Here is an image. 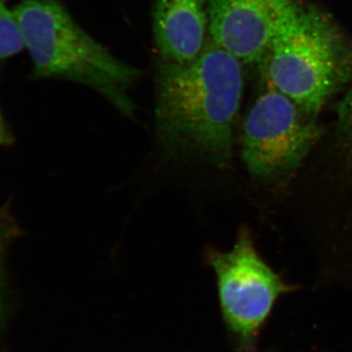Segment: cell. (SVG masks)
Returning a JSON list of instances; mask_svg holds the SVG:
<instances>
[{
  "label": "cell",
  "instance_id": "cell-1",
  "mask_svg": "<svg viewBox=\"0 0 352 352\" xmlns=\"http://www.w3.org/2000/svg\"><path fill=\"white\" fill-rule=\"evenodd\" d=\"M244 91L242 62L210 38L192 63L162 61L156 76L157 138L168 154L226 168Z\"/></svg>",
  "mask_w": 352,
  "mask_h": 352
},
{
  "label": "cell",
  "instance_id": "cell-2",
  "mask_svg": "<svg viewBox=\"0 0 352 352\" xmlns=\"http://www.w3.org/2000/svg\"><path fill=\"white\" fill-rule=\"evenodd\" d=\"M13 9L32 61V78L82 83L124 115H133L129 91L140 78V69L97 43L59 0H21Z\"/></svg>",
  "mask_w": 352,
  "mask_h": 352
},
{
  "label": "cell",
  "instance_id": "cell-3",
  "mask_svg": "<svg viewBox=\"0 0 352 352\" xmlns=\"http://www.w3.org/2000/svg\"><path fill=\"white\" fill-rule=\"evenodd\" d=\"M261 78L317 119L352 78V52L329 16L300 2L261 63Z\"/></svg>",
  "mask_w": 352,
  "mask_h": 352
},
{
  "label": "cell",
  "instance_id": "cell-4",
  "mask_svg": "<svg viewBox=\"0 0 352 352\" xmlns=\"http://www.w3.org/2000/svg\"><path fill=\"white\" fill-rule=\"evenodd\" d=\"M291 99L265 87L245 115L241 157L251 175L264 184L295 175L314 154L326 129Z\"/></svg>",
  "mask_w": 352,
  "mask_h": 352
},
{
  "label": "cell",
  "instance_id": "cell-5",
  "mask_svg": "<svg viewBox=\"0 0 352 352\" xmlns=\"http://www.w3.org/2000/svg\"><path fill=\"white\" fill-rule=\"evenodd\" d=\"M208 258L217 275L224 320L250 351L275 303L296 288L264 261L248 227H241L232 249L212 250Z\"/></svg>",
  "mask_w": 352,
  "mask_h": 352
},
{
  "label": "cell",
  "instance_id": "cell-6",
  "mask_svg": "<svg viewBox=\"0 0 352 352\" xmlns=\"http://www.w3.org/2000/svg\"><path fill=\"white\" fill-rule=\"evenodd\" d=\"M300 0H207L208 38L245 64H261Z\"/></svg>",
  "mask_w": 352,
  "mask_h": 352
},
{
  "label": "cell",
  "instance_id": "cell-7",
  "mask_svg": "<svg viewBox=\"0 0 352 352\" xmlns=\"http://www.w3.org/2000/svg\"><path fill=\"white\" fill-rule=\"evenodd\" d=\"M153 32L163 61L192 63L208 38L207 0H156Z\"/></svg>",
  "mask_w": 352,
  "mask_h": 352
},
{
  "label": "cell",
  "instance_id": "cell-8",
  "mask_svg": "<svg viewBox=\"0 0 352 352\" xmlns=\"http://www.w3.org/2000/svg\"><path fill=\"white\" fill-rule=\"evenodd\" d=\"M328 138L333 150L352 164V78L338 105L335 124L329 131Z\"/></svg>",
  "mask_w": 352,
  "mask_h": 352
},
{
  "label": "cell",
  "instance_id": "cell-9",
  "mask_svg": "<svg viewBox=\"0 0 352 352\" xmlns=\"http://www.w3.org/2000/svg\"><path fill=\"white\" fill-rule=\"evenodd\" d=\"M25 50L24 41L14 9L0 0V63Z\"/></svg>",
  "mask_w": 352,
  "mask_h": 352
},
{
  "label": "cell",
  "instance_id": "cell-10",
  "mask_svg": "<svg viewBox=\"0 0 352 352\" xmlns=\"http://www.w3.org/2000/svg\"><path fill=\"white\" fill-rule=\"evenodd\" d=\"M10 141V133H9L6 122H4L3 118H2L1 113H0V148L8 145Z\"/></svg>",
  "mask_w": 352,
  "mask_h": 352
},
{
  "label": "cell",
  "instance_id": "cell-11",
  "mask_svg": "<svg viewBox=\"0 0 352 352\" xmlns=\"http://www.w3.org/2000/svg\"><path fill=\"white\" fill-rule=\"evenodd\" d=\"M6 238L7 236L2 232V226H0V259L3 256L4 251H6Z\"/></svg>",
  "mask_w": 352,
  "mask_h": 352
}]
</instances>
